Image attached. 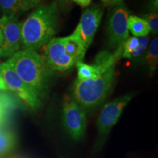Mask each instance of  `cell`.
Returning <instances> with one entry per match:
<instances>
[{
	"label": "cell",
	"mask_w": 158,
	"mask_h": 158,
	"mask_svg": "<svg viewBox=\"0 0 158 158\" xmlns=\"http://www.w3.org/2000/svg\"><path fill=\"white\" fill-rule=\"evenodd\" d=\"M59 9L56 1L39 6L21 26V48L36 51L56 34Z\"/></svg>",
	"instance_id": "obj_1"
},
{
	"label": "cell",
	"mask_w": 158,
	"mask_h": 158,
	"mask_svg": "<svg viewBox=\"0 0 158 158\" xmlns=\"http://www.w3.org/2000/svg\"><path fill=\"white\" fill-rule=\"evenodd\" d=\"M6 62L40 98L44 95L51 70L36 51L22 49L15 53Z\"/></svg>",
	"instance_id": "obj_2"
},
{
	"label": "cell",
	"mask_w": 158,
	"mask_h": 158,
	"mask_svg": "<svg viewBox=\"0 0 158 158\" xmlns=\"http://www.w3.org/2000/svg\"><path fill=\"white\" fill-rule=\"evenodd\" d=\"M116 64L94 78L77 80L72 88L71 98L84 110L100 106L112 90L115 81Z\"/></svg>",
	"instance_id": "obj_3"
},
{
	"label": "cell",
	"mask_w": 158,
	"mask_h": 158,
	"mask_svg": "<svg viewBox=\"0 0 158 158\" xmlns=\"http://www.w3.org/2000/svg\"><path fill=\"white\" fill-rule=\"evenodd\" d=\"M62 122L67 133L74 141L84 137L86 130V110L71 98H65L62 106Z\"/></svg>",
	"instance_id": "obj_4"
},
{
	"label": "cell",
	"mask_w": 158,
	"mask_h": 158,
	"mask_svg": "<svg viewBox=\"0 0 158 158\" xmlns=\"http://www.w3.org/2000/svg\"><path fill=\"white\" fill-rule=\"evenodd\" d=\"M133 98V94H129L119 97L106 104L99 114L97 127H98L99 141H102L107 137L117 122L121 117L124 108L127 106Z\"/></svg>",
	"instance_id": "obj_5"
},
{
	"label": "cell",
	"mask_w": 158,
	"mask_h": 158,
	"mask_svg": "<svg viewBox=\"0 0 158 158\" xmlns=\"http://www.w3.org/2000/svg\"><path fill=\"white\" fill-rule=\"evenodd\" d=\"M0 77L2 78L8 90L15 92L29 108L33 110L40 108L41 102L39 96L19 78L7 62L0 64Z\"/></svg>",
	"instance_id": "obj_6"
},
{
	"label": "cell",
	"mask_w": 158,
	"mask_h": 158,
	"mask_svg": "<svg viewBox=\"0 0 158 158\" xmlns=\"http://www.w3.org/2000/svg\"><path fill=\"white\" fill-rule=\"evenodd\" d=\"M103 10L101 5H93L84 11L78 26L73 34L80 40L83 46L87 51L101 21Z\"/></svg>",
	"instance_id": "obj_7"
},
{
	"label": "cell",
	"mask_w": 158,
	"mask_h": 158,
	"mask_svg": "<svg viewBox=\"0 0 158 158\" xmlns=\"http://www.w3.org/2000/svg\"><path fill=\"white\" fill-rule=\"evenodd\" d=\"M129 12L123 3L114 7L108 23V42L111 48H118L129 37L127 21Z\"/></svg>",
	"instance_id": "obj_8"
},
{
	"label": "cell",
	"mask_w": 158,
	"mask_h": 158,
	"mask_svg": "<svg viewBox=\"0 0 158 158\" xmlns=\"http://www.w3.org/2000/svg\"><path fill=\"white\" fill-rule=\"evenodd\" d=\"M21 26L18 16H2L0 29L3 43L0 46V57H11L21 48Z\"/></svg>",
	"instance_id": "obj_9"
},
{
	"label": "cell",
	"mask_w": 158,
	"mask_h": 158,
	"mask_svg": "<svg viewBox=\"0 0 158 158\" xmlns=\"http://www.w3.org/2000/svg\"><path fill=\"white\" fill-rule=\"evenodd\" d=\"M43 59L51 70L59 72L69 70L76 63L66 53L64 37H53L45 45Z\"/></svg>",
	"instance_id": "obj_10"
},
{
	"label": "cell",
	"mask_w": 158,
	"mask_h": 158,
	"mask_svg": "<svg viewBox=\"0 0 158 158\" xmlns=\"http://www.w3.org/2000/svg\"><path fill=\"white\" fill-rule=\"evenodd\" d=\"M38 4L37 0H0V12L2 16H18Z\"/></svg>",
	"instance_id": "obj_11"
},
{
	"label": "cell",
	"mask_w": 158,
	"mask_h": 158,
	"mask_svg": "<svg viewBox=\"0 0 158 158\" xmlns=\"http://www.w3.org/2000/svg\"><path fill=\"white\" fill-rule=\"evenodd\" d=\"M64 48L66 53L76 62L82 61L86 50L83 46L81 42L73 34L64 37Z\"/></svg>",
	"instance_id": "obj_12"
},
{
	"label": "cell",
	"mask_w": 158,
	"mask_h": 158,
	"mask_svg": "<svg viewBox=\"0 0 158 158\" xmlns=\"http://www.w3.org/2000/svg\"><path fill=\"white\" fill-rule=\"evenodd\" d=\"M16 138L14 133L8 128L0 126V158L5 157L14 149Z\"/></svg>",
	"instance_id": "obj_13"
},
{
	"label": "cell",
	"mask_w": 158,
	"mask_h": 158,
	"mask_svg": "<svg viewBox=\"0 0 158 158\" xmlns=\"http://www.w3.org/2000/svg\"><path fill=\"white\" fill-rule=\"evenodd\" d=\"M127 28L134 37H137L147 36L150 32L146 20L135 15H130L128 18Z\"/></svg>",
	"instance_id": "obj_14"
},
{
	"label": "cell",
	"mask_w": 158,
	"mask_h": 158,
	"mask_svg": "<svg viewBox=\"0 0 158 158\" xmlns=\"http://www.w3.org/2000/svg\"><path fill=\"white\" fill-rule=\"evenodd\" d=\"M146 60L150 72H155L157 70L158 65V38L157 37L152 40L148 46Z\"/></svg>",
	"instance_id": "obj_15"
},
{
	"label": "cell",
	"mask_w": 158,
	"mask_h": 158,
	"mask_svg": "<svg viewBox=\"0 0 158 158\" xmlns=\"http://www.w3.org/2000/svg\"><path fill=\"white\" fill-rule=\"evenodd\" d=\"M138 44H139L138 37L134 36L128 37L122 46V56L124 58L130 59V55L138 48Z\"/></svg>",
	"instance_id": "obj_16"
},
{
	"label": "cell",
	"mask_w": 158,
	"mask_h": 158,
	"mask_svg": "<svg viewBox=\"0 0 158 158\" xmlns=\"http://www.w3.org/2000/svg\"><path fill=\"white\" fill-rule=\"evenodd\" d=\"M13 107V102L7 95L0 94V126Z\"/></svg>",
	"instance_id": "obj_17"
},
{
	"label": "cell",
	"mask_w": 158,
	"mask_h": 158,
	"mask_svg": "<svg viewBox=\"0 0 158 158\" xmlns=\"http://www.w3.org/2000/svg\"><path fill=\"white\" fill-rule=\"evenodd\" d=\"M138 38H139V44H138V48L135 49V51L132 53L130 59H137L140 57L142 54H144V52L149 46V39L147 36L140 37Z\"/></svg>",
	"instance_id": "obj_18"
},
{
	"label": "cell",
	"mask_w": 158,
	"mask_h": 158,
	"mask_svg": "<svg viewBox=\"0 0 158 158\" xmlns=\"http://www.w3.org/2000/svg\"><path fill=\"white\" fill-rule=\"evenodd\" d=\"M145 20L149 26L150 32L154 35H157L158 33V15L157 13H154L148 14L145 16Z\"/></svg>",
	"instance_id": "obj_19"
},
{
	"label": "cell",
	"mask_w": 158,
	"mask_h": 158,
	"mask_svg": "<svg viewBox=\"0 0 158 158\" xmlns=\"http://www.w3.org/2000/svg\"><path fill=\"white\" fill-rule=\"evenodd\" d=\"M102 2L110 7H115L120 4L123 3V0H101Z\"/></svg>",
	"instance_id": "obj_20"
},
{
	"label": "cell",
	"mask_w": 158,
	"mask_h": 158,
	"mask_svg": "<svg viewBox=\"0 0 158 158\" xmlns=\"http://www.w3.org/2000/svg\"><path fill=\"white\" fill-rule=\"evenodd\" d=\"M73 1L78 5L81 6L82 7H86L90 5L92 0H73Z\"/></svg>",
	"instance_id": "obj_21"
},
{
	"label": "cell",
	"mask_w": 158,
	"mask_h": 158,
	"mask_svg": "<svg viewBox=\"0 0 158 158\" xmlns=\"http://www.w3.org/2000/svg\"><path fill=\"white\" fill-rule=\"evenodd\" d=\"M0 90L1 91H7L8 90L7 86H6V84L4 81V80L2 77H0Z\"/></svg>",
	"instance_id": "obj_22"
},
{
	"label": "cell",
	"mask_w": 158,
	"mask_h": 158,
	"mask_svg": "<svg viewBox=\"0 0 158 158\" xmlns=\"http://www.w3.org/2000/svg\"><path fill=\"white\" fill-rule=\"evenodd\" d=\"M151 3L153 9L157 12L158 8V0H151Z\"/></svg>",
	"instance_id": "obj_23"
},
{
	"label": "cell",
	"mask_w": 158,
	"mask_h": 158,
	"mask_svg": "<svg viewBox=\"0 0 158 158\" xmlns=\"http://www.w3.org/2000/svg\"><path fill=\"white\" fill-rule=\"evenodd\" d=\"M3 43V34L2 32L1 29H0V46H1L2 44Z\"/></svg>",
	"instance_id": "obj_24"
},
{
	"label": "cell",
	"mask_w": 158,
	"mask_h": 158,
	"mask_svg": "<svg viewBox=\"0 0 158 158\" xmlns=\"http://www.w3.org/2000/svg\"><path fill=\"white\" fill-rule=\"evenodd\" d=\"M42 1H43V0H37V2H38L39 3H40Z\"/></svg>",
	"instance_id": "obj_25"
},
{
	"label": "cell",
	"mask_w": 158,
	"mask_h": 158,
	"mask_svg": "<svg viewBox=\"0 0 158 158\" xmlns=\"http://www.w3.org/2000/svg\"><path fill=\"white\" fill-rule=\"evenodd\" d=\"M0 18H1V16H0Z\"/></svg>",
	"instance_id": "obj_26"
}]
</instances>
